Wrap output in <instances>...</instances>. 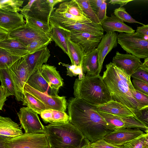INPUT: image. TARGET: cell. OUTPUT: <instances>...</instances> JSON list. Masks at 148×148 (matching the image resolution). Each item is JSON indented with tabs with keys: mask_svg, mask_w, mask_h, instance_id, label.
I'll list each match as a JSON object with an SVG mask.
<instances>
[{
	"mask_svg": "<svg viewBox=\"0 0 148 148\" xmlns=\"http://www.w3.org/2000/svg\"><path fill=\"white\" fill-rule=\"evenodd\" d=\"M21 58L13 55L0 48V67H8Z\"/></svg>",
	"mask_w": 148,
	"mask_h": 148,
	"instance_id": "obj_37",
	"label": "cell"
},
{
	"mask_svg": "<svg viewBox=\"0 0 148 148\" xmlns=\"http://www.w3.org/2000/svg\"><path fill=\"white\" fill-rule=\"evenodd\" d=\"M97 111L123 117H133L132 111L126 106L117 101L111 100L102 104L94 106Z\"/></svg>",
	"mask_w": 148,
	"mask_h": 148,
	"instance_id": "obj_19",
	"label": "cell"
},
{
	"mask_svg": "<svg viewBox=\"0 0 148 148\" xmlns=\"http://www.w3.org/2000/svg\"><path fill=\"white\" fill-rule=\"evenodd\" d=\"M75 97L82 99L95 106L111 100L110 95L100 75H85L81 79H76L73 86Z\"/></svg>",
	"mask_w": 148,
	"mask_h": 148,
	"instance_id": "obj_4",
	"label": "cell"
},
{
	"mask_svg": "<svg viewBox=\"0 0 148 148\" xmlns=\"http://www.w3.org/2000/svg\"><path fill=\"white\" fill-rule=\"evenodd\" d=\"M56 24L70 31L88 33L103 36L104 31L101 25H98L90 19L80 21L63 18H58Z\"/></svg>",
	"mask_w": 148,
	"mask_h": 148,
	"instance_id": "obj_8",
	"label": "cell"
},
{
	"mask_svg": "<svg viewBox=\"0 0 148 148\" xmlns=\"http://www.w3.org/2000/svg\"><path fill=\"white\" fill-rule=\"evenodd\" d=\"M108 123L115 129L136 128L148 133V127L138 121L134 117H123L97 111Z\"/></svg>",
	"mask_w": 148,
	"mask_h": 148,
	"instance_id": "obj_12",
	"label": "cell"
},
{
	"mask_svg": "<svg viewBox=\"0 0 148 148\" xmlns=\"http://www.w3.org/2000/svg\"><path fill=\"white\" fill-rule=\"evenodd\" d=\"M22 128L9 117L0 115V135L9 138L23 134Z\"/></svg>",
	"mask_w": 148,
	"mask_h": 148,
	"instance_id": "obj_24",
	"label": "cell"
},
{
	"mask_svg": "<svg viewBox=\"0 0 148 148\" xmlns=\"http://www.w3.org/2000/svg\"><path fill=\"white\" fill-rule=\"evenodd\" d=\"M131 93L139 104V110L148 108V95L135 90Z\"/></svg>",
	"mask_w": 148,
	"mask_h": 148,
	"instance_id": "obj_40",
	"label": "cell"
},
{
	"mask_svg": "<svg viewBox=\"0 0 148 148\" xmlns=\"http://www.w3.org/2000/svg\"><path fill=\"white\" fill-rule=\"evenodd\" d=\"M40 115L43 122L46 123L53 124L69 122V118L65 112L53 109L45 110Z\"/></svg>",
	"mask_w": 148,
	"mask_h": 148,
	"instance_id": "obj_28",
	"label": "cell"
},
{
	"mask_svg": "<svg viewBox=\"0 0 148 148\" xmlns=\"http://www.w3.org/2000/svg\"><path fill=\"white\" fill-rule=\"evenodd\" d=\"M47 47L41 49L23 57L28 67L29 77L46 63L50 56Z\"/></svg>",
	"mask_w": 148,
	"mask_h": 148,
	"instance_id": "obj_18",
	"label": "cell"
},
{
	"mask_svg": "<svg viewBox=\"0 0 148 148\" xmlns=\"http://www.w3.org/2000/svg\"><path fill=\"white\" fill-rule=\"evenodd\" d=\"M44 127L50 148H81L90 143L70 122Z\"/></svg>",
	"mask_w": 148,
	"mask_h": 148,
	"instance_id": "obj_3",
	"label": "cell"
},
{
	"mask_svg": "<svg viewBox=\"0 0 148 148\" xmlns=\"http://www.w3.org/2000/svg\"><path fill=\"white\" fill-rule=\"evenodd\" d=\"M122 146L123 148H148V133H143Z\"/></svg>",
	"mask_w": 148,
	"mask_h": 148,
	"instance_id": "obj_34",
	"label": "cell"
},
{
	"mask_svg": "<svg viewBox=\"0 0 148 148\" xmlns=\"http://www.w3.org/2000/svg\"><path fill=\"white\" fill-rule=\"evenodd\" d=\"M9 32L0 27V42L8 37Z\"/></svg>",
	"mask_w": 148,
	"mask_h": 148,
	"instance_id": "obj_53",
	"label": "cell"
},
{
	"mask_svg": "<svg viewBox=\"0 0 148 148\" xmlns=\"http://www.w3.org/2000/svg\"><path fill=\"white\" fill-rule=\"evenodd\" d=\"M8 138H9L0 135V148H4V142Z\"/></svg>",
	"mask_w": 148,
	"mask_h": 148,
	"instance_id": "obj_55",
	"label": "cell"
},
{
	"mask_svg": "<svg viewBox=\"0 0 148 148\" xmlns=\"http://www.w3.org/2000/svg\"><path fill=\"white\" fill-rule=\"evenodd\" d=\"M5 94L4 92L3 88L0 86V110H2L3 106L4 105L5 102L7 100Z\"/></svg>",
	"mask_w": 148,
	"mask_h": 148,
	"instance_id": "obj_51",
	"label": "cell"
},
{
	"mask_svg": "<svg viewBox=\"0 0 148 148\" xmlns=\"http://www.w3.org/2000/svg\"><path fill=\"white\" fill-rule=\"evenodd\" d=\"M132 84L135 90L148 95V83L133 78Z\"/></svg>",
	"mask_w": 148,
	"mask_h": 148,
	"instance_id": "obj_42",
	"label": "cell"
},
{
	"mask_svg": "<svg viewBox=\"0 0 148 148\" xmlns=\"http://www.w3.org/2000/svg\"><path fill=\"white\" fill-rule=\"evenodd\" d=\"M41 74L51 89L58 95L60 88L64 84L63 79L54 66L43 64L40 68Z\"/></svg>",
	"mask_w": 148,
	"mask_h": 148,
	"instance_id": "obj_20",
	"label": "cell"
},
{
	"mask_svg": "<svg viewBox=\"0 0 148 148\" xmlns=\"http://www.w3.org/2000/svg\"><path fill=\"white\" fill-rule=\"evenodd\" d=\"M132 1V0H110L109 3L114 5L116 4H119L120 5V7H121Z\"/></svg>",
	"mask_w": 148,
	"mask_h": 148,
	"instance_id": "obj_52",
	"label": "cell"
},
{
	"mask_svg": "<svg viewBox=\"0 0 148 148\" xmlns=\"http://www.w3.org/2000/svg\"><path fill=\"white\" fill-rule=\"evenodd\" d=\"M52 40L51 37L42 38L35 40L26 46L27 51L29 54L33 53L47 47Z\"/></svg>",
	"mask_w": 148,
	"mask_h": 148,
	"instance_id": "obj_36",
	"label": "cell"
},
{
	"mask_svg": "<svg viewBox=\"0 0 148 148\" xmlns=\"http://www.w3.org/2000/svg\"><path fill=\"white\" fill-rule=\"evenodd\" d=\"M106 0H104L96 14L97 16L101 23L105 20L107 16L106 15L107 3Z\"/></svg>",
	"mask_w": 148,
	"mask_h": 148,
	"instance_id": "obj_45",
	"label": "cell"
},
{
	"mask_svg": "<svg viewBox=\"0 0 148 148\" xmlns=\"http://www.w3.org/2000/svg\"><path fill=\"white\" fill-rule=\"evenodd\" d=\"M1 85L7 97L16 96V92L14 83L9 73L8 67H0Z\"/></svg>",
	"mask_w": 148,
	"mask_h": 148,
	"instance_id": "obj_30",
	"label": "cell"
},
{
	"mask_svg": "<svg viewBox=\"0 0 148 148\" xmlns=\"http://www.w3.org/2000/svg\"><path fill=\"white\" fill-rule=\"evenodd\" d=\"M59 64H61L62 66L66 67L67 75L73 77L78 75V79H82L85 75L83 73L82 66H77L75 65H70L61 62Z\"/></svg>",
	"mask_w": 148,
	"mask_h": 148,
	"instance_id": "obj_39",
	"label": "cell"
},
{
	"mask_svg": "<svg viewBox=\"0 0 148 148\" xmlns=\"http://www.w3.org/2000/svg\"><path fill=\"white\" fill-rule=\"evenodd\" d=\"M54 10L57 12H66L75 16L87 18L76 0H65L60 3L58 8H54Z\"/></svg>",
	"mask_w": 148,
	"mask_h": 148,
	"instance_id": "obj_29",
	"label": "cell"
},
{
	"mask_svg": "<svg viewBox=\"0 0 148 148\" xmlns=\"http://www.w3.org/2000/svg\"><path fill=\"white\" fill-rule=\"evenodd\" d=\"M8 68L15 88L16 99L18 101H22L24 86L29 77L28 67L24 58H21Z\"/></svg>",
	"mask_w": 148,
	"mask_h": 148,
	"instance_id": "obj_7",
	"label": "cell"
},
{
	"mask_svg": "<svg viewBox=\"0 0 148 148\" xmlns=\"http://www.w3.org/2000/svg\"><path fill=\"white\" fill-rule=\"evenodd\" d=\"M0 48L12 54L23 57L29 54L27 47L18 40L8 38L0 42Z\"/></svg>",
	"mask_w": 148,
	"mask_h": 148,
	"instance_id": "obj_27",
	"label": "cell"
},
{
	"mask_svg": "<svg viewBox=\"0 0 148 148\" xmlns=\"http://www.w3.org/2000/svg\"><path fill=\"white\" fill-rule=\"evenodd\" d=\"M102 78L110 95L111 100L120 103L130 109L137 118L140 114L139 104L131 91L135 89L131 77L110 62L106 66Z\"/></svg>",
	"mask_w": 148,
	"mask_h": 148,
	"instance_id": "obj_2",
	"label": "cell"
},
{
	"mask_svg": "<svg viewBox=\"0 0 148 148\" xmlns=\"http://www.w3.org/2000/svg\"><path fill=\"white\" fill-rule=\"evenodd\" d=\"M25 18L26 22L29 25L51 36V29L49 24L27 16Z\"/></svg>",
	"mask_w": 148,
	"mask_h": 148,
	"instance_id": "obj_35",
	"label": "cell"
},
{
	"mask_svg": "<svg viewBox=\"0 0 148 148\" xmlns=\"http://www.w3.org/2000/svg\"><path fill=\"white\" fill-rule=\"evenodd\" d=\"M67 44L71 65L82 66L84 55L80 48L70 40V36L67 39Z\"/></svg>",
	"mask_w": 148,
	"mask_h": 148,
	"instance_id": "obj_31",
	"label": "cell"
},
{
	"mask_svg": "<svg viewBox=\"0 0 148 148\" xmlns=\"http://www.w3.org/2000/svg\"><path fill=\"white\" fill-rule=\"evenodd\" d=\"M116 66L131 76L143 64L140 59L129 53L123 54L117 51L112 62Z\"/></svg>",
	"mask_w": 148,
	"mask_h": 148,
	"instance_id": "obj_17",
	"label": "cell"
},
{
	"mask_svg": "<svg viewBox=\"0 0 148 148\" xmlns=\"http://www.w3.org/2000/svg\"><path fill=\"white\" fill-rule=\"evenodd\" d=\"M26 83L40 92L51 95H58L51 89L42 76L40 72V68L30 76Z\"/></svg>",
	"mask_w": 148,
	"mask_h": 148,
	"instance_id": "obj_25",
	"label": "cell"
},
{
	"mask_svg": "<svg viewBox=\"0 0 148 148\" xmlns=\"http://www.w3.org/2000/svg\"><path fill=\"white\" fill-rule=\"evenodd\" d=\"M93 10L97 14L104 0H88Z\"/></svg>",
	"mask_w": 148,
	"mask_h": 148,
	"instance_id": "obj_48",
	"label": "cell"
},
{
	"mask_svg": "<svg viewBox=\"0 0 148 148\" xmlns=\"http://www.w3.org/2000/svg\"><path fill=\"white\" fill-rule=\"evenodd\" d=\"M53 9L51 8L47 0H35L27 16L49 24L50 15Z\"/></svg>",
	"mask_w": 148,
	"mask_h": 148,
	"instance_id": "obj_21",
	"label": "cell"
},
{
	"mask_svg": "<svg viewBox=\"0 0 148 148\" xmlns=\"http://www.w3.org/2000/svg\"><path fill=\"white\" fill-rule=\"evenodd\" d=\"M114 14L118 18L123 21L130 23H137L142 25L143 23H140L133 18L123 7L116 8L114 10Z\"/></svg>",
	"mask_w": 148,
	"mask_h": 148,
	"instance_id": "obj_38",
	"label": "cell"
},
{
	"mask_svg": "<svg viewBox=\"0 0 148 148\" xmlns=\"http://www.w3.org/2000/svg\"><path fill=\"white\" fill-rule=\"evenodd\" d=\"M21 127L27 133H45V127L41 122L38 114L28 107L20 108L17 113Z\"/></svg>",
	"mask_w": 148,
	"mask_h": 148,
	"instance_id": "obj_9",
	"label": "cell"
},
{
	"mask_svg": "<svg viewBox=\"0 0 148 148\" xmlns=\"http://www.w3.org/2000/svg\"><path fill=\"white\" fill-rule=\"evenodd\" d=\"M102 36L86 33L70 31V38L80 48L84 56L97 48Z\"/></svg>",
	"mask_w": 148,
	"mask_h": 148,
	"instance_id": "obj_13",
	"label": "cell"
},
{
	"mask_svg": "<svg viewBox=\"0 0 148 148\" xmlns=\"http://www.w3.org/2000/svg\"><path fill=\"white\" fill-rule=\"evenodd\" d=\"M82 68L83 73H86V75H99L97 48L89 53L84 56Z\"/></svg>",
	"mask_w": 148,
	"mask_h": 148,
	"instance_id": "obj_26",
	"label": "cell"
},
{
	"mask_svg": "<svg viewBox=\"0 0 148 148\" xmlns=\"http://www.w3.org/2000/svg\"><path fill=\"white\" fill-rule=\"evenodd\" d=\"M84 14L88 19L95 23L101 25L95 12L91 8L88 0H76Z\"/></svg>",
	"mask_w": 148,
	"mask_h": 148,
	"instance_id": "obj_33",
	"label": "cell"
},
{
	"mask_svg": "<svg viewBox=\"0 0 148 148\" xmlns=\"http://www.w3.org/2000/svg\"><path fill=\"white\" fill-rule=\"evenodd\" d=\"M24 1L15 0H0V7H3L16 12L20 11Z\"/></svg>",
	"mask_w": 148,
	"mask_h": 148,
	"instance_id": "obj_41",
	"label": "cell"
},
{
	"mask_svg": "<svg viewBox=\"0 0 148 148\" xmlns=\"http://www.w3.org/2000/svg\"><path fill=\"white\" fill-rule=\"evenodd\" d=\"M144 62L143 63V64L147 67H148V57L144 59Z\"/></svg>",
	"mask_w": 148,
	"mask_h": 148,
	"instance_id": "obj_56",
	"label": "cell"
},
{
	"mask_svg": "<svg viewBox=\"0 0 148 148\" xmlns=\"http://www.w3.org/2000/svg\"><path fill=\"white\" fill-rule=\"evenodd\" d=\"M117 42L128 53L140 59L148 57V36L137 32L120 33L118 35Z\"/></svg>",
	"mask_w": 148,
	"mask_h": 148,
	"instance_id": "obj_5",
	"label": "cell"
},
{
	"mask_svg": "<svg viewBox=\"0 0 148 148\" xmlns=\"http://www.w3.org/2000/svg\"><path fill=\"white\" fill-rule=\"evenodd\" d=\"M140 114L137 120L148 127V108L140 110Z\"/></svg>",
	"mask_w": 148,
	"mask_h": 148,
	"instance_id": "obj_47",
	"label": "cell"
},
{
	"mask_svg": "<svg viewBox=\"0 0 148 148\" xmlns=\"http://www.w3.org/2000/svg\"><path fill=\"white\" fill-rule=\"evenodd\" d=\"M117 33L109 32L102 36L97 48L99 63V73L100 74L102 68L103 63L107 54L117 45Z\"/></svg>",
	"mask_w": 148,
	"mask_h": 148,
	"instance_id": "obj_16",
	"label": "cell"
},
{
	"mask_svg": "<svg viewBox=\"0 0 148 148\" xmlns=\"http://www.w3.org/2000/svg\"><path fill=\"white\" fill-rule=\"evenodd\" d=\"M101 24L104 32L106 33L117 32L120 33L130 34L135 32L131 27L126 25L113 14H112L110 17L107 16Z\"/></svg>",
	"mask_w": 148,
	"mask_h": 148,
	"instance_id": "obj_23",
	"label": "cell"
},
{
	"mask_svg": "<svg viewBox=\"0 0 148 148\" xmlns=\"http://www.w3.org/2000/svg\"><path fill=\"white\" fill-rule=\"evenodd\" d=\"M136 31L144 36H148V25L143 24L141 26L137 27Z\"/></svg>",
	"mask_w": 148,
	"mask_h": 148,
	"instance_id": "obj_50",
	"label": "cell"
},
{
	"mask_svg": "<svg viewBox=\"0 0 148 148\" xmlns=\"http://www.w3.org/2000/svg\"><path fill=\"white\" fill-rule=\"evenodd\" d=\"M130 77L148 83V71L143 69L140 66L133 73Z\"/></svg>",
	"mask_w": 148,
	"mask_h": 148,
	"instance_id": "obj_43",
	"label": "cell"
},
{
	"mask_svg": "<svg viewBox=\"0 0 148 148\" xmlns=\"http://www.w3.org/2000/svg\"><path fill=\"white\" fill-rule=\"evenodd\" d=\"M4 148H50L46 134L27 133L8 138L4 143Z\"/></svg>",
	"mask_w": 148,
	"mask_h": 148,
	"instance_id": "obj_6",
	"label": "cell"
},
{
	"mask_svg": "<svg viewBox=\"0 0 148 148\" xmlns=\"http://www.w3.org/2000/svg\"><path fill=\"white\" fill-rule=\"evenodd\" d=\"M51 37L44 32L25 24L9 32L8 38L16 40L26 47L34 40L38 39Z\"/></svg>",
	"mask_w": 148,
	"mask_h": 148,
	"instance_id": "obj_11",
	"label": "cell"
},
{
	"mask_svg": "<svg viewBox=\"0 0 148 148\" xmlns=\"http://www.w3.org/2000/svg\"><path fill=\"white\" fill-rule=\"evenodd\" d=\"M51 27V36L56 45L69 56L67 39L70 36V31L53 22L49 21Z\"/></svg>",
	"mask_w": 148,
	"mask_h": 148,
	"instance_id": "obj_22",
	"label": "cell"
},
{
	"mask_svg": "<svg viewBox=\"0 0 148 148\" xmlns=\"http://www.w3.org/2000/svg\"><path fill=\"white\" fill-rule=\"evenodd\" d=\"M86 148H93V147H91L89 146L88 145H87Z\"/></svg>",
	"mask_w": 148,
	"mask_h": 148,
	"instance_id": "obj_57",
	"label": "cell"
},
{
	"mask_svg": "<svg viewBox=\"0 0 148 148\" xmlns=\"http://www.w3.org/2000/svg\"><path fill=\"white\" fill-rule=\"evenodd\" d=\"M89 146L96 148H123V146H116L112 145L106 141L103 138L90 143Z\"/></svg>",
	"mask_w": 148,
	"mask_h": 148,
	"instance_id": "obj_44",
	"label": "cell"
},
{
	"mask_svg": "<svg viewBox=\"0 0 148 148\" xmlns=\"http://www.w3.org/2000/svg\"><path fill=\"white\" fill-rule=\"evenodd\" d=\"M143 131L136 128L115 129L107 134L103 139L109 143L116 146H121L137 137Z\"/></svg>",
	"mask_w": 148,
	"mask_h": 148,
	"instance_id": "obj_14",
	"label": "cell"
},
{
	"mask_svg": "<svg viewBox=\"0 0 148 148\" xmlns=\"http://www.w3.org/2000/svg\"><path fill=\"white\" fill-rule=\"evenodd\" d=\"M54 8L53 11L55 14L60 17L64 18L65 19L74 21H80L85 20L88 18L85 19L75 16L69 13L66 12H57L54 11Z\"/></svg>",
	"mask_w": 148,
	"mask_h": 148,
	"instance_id": "obj_46",
	"label": "cell"
},
{
	"mask_svg": "<svg viewBox=\"0 0 148 148\" xmlns=\"http://www.w3.org/2000/svg\"><path fill=\"white\" fill-rule=\"evenodd\" d=\"M35 0H29L27 4L21 8L20 10L21 14H22L24 18L26 17L29 12L30 10L32 5Z\"/></svg>",
	"mask_w": 148,
	"mask_h": 148,
	"instance_id": "obj_49",
	"label": "cell"
},
{
	"mask_svg": "<svg viewBox=\"0 0 148 148\" xmlns=\"http://www.w3.org/2000/svg\"><path fill=\"white\" fill-rule=\"evenodd\" d=\"M89 145V144H88ZM87 145H86V146H84L83 147H82V148H86V146H87Z\"/></svg>",
	"mask_w": 148,
	"mask_h": 148,
	"instance_id": "obj_58",
	"label": "cell"
},
{
	"mask_svg": "<svg viewBox=\"0 0 148 148\" xmlns=\"http://www.w3.org/2000/svg\"><path fill=\"white\" fill-rule=\"evenodd\" d=\"M69 122L90 143L103 138L115 129L95 110L93 105L76 97L67 102Z\"/></svg>",
	"mask_w": 148,
	"mask_h": 148,
	"instance_id": "obj_1",
	"label": "cell"
},
{
	"mask_svg": "<svg viewBox=\"0 0 148 148\" xmlns=\"http://www.w3.org/2000/svg\"><path fill=\"white\" fill-rule=\"evenodd\" d=\"M23 15L13 10L0 7V27L8 32L25 24Z\"/></svg>",
	"mask_w": 148,
	"mask_h": 148,
	"instance_id": "obj_15",
	"label": "cell"
},
{
	"mask_svg": "<svg viewBox=\"0 0 148 148\" xmlns=\"http://www.w3.org/2000/svg\"><path fill=\"white\" fill-rule=\"evenodd\" d=\"M64 0H47L51 8L53 9L54 6L57 4L64 1Z\"/></svg>",
	"mask_w": 148,
	"mask_h": 148,
	"instance_id": "obj_54",
	"label": "cell"
},
{
	"mask_svg": "<svg viewBox=\"0 0 148 148\" xmlns=\"http://www.w3.org/2000/svg\"><path fill=\"white\" fill-rule=\"evenodd\" d=\"M23 105L27 106L38 114H40L43 111L46 110L45 106L38 99L31 94L24 92Z\"/></svg>",
	"mask_w": 148,
	"mask_h": 148,
	"instance_id": "obj_32",
	"label": "cell"
},
{
	"mask_svg": "<svg viewBox=\"0 0 148 148\" xmlns=\"http://www.w3.org/2000/svg\"><path fill=\"white\" fill-rule=\"evenodd\" d=\"M24 92L31 94L38 99L45 106L46 110L51 109L64 112L66 110L67 102L65 96L51 95L40 92L27 83L24 86Z\"/></svg>",
	"mask_w": 148,
	"mask_h": 148,
	"instance_id": "obj_10",
	"label": "cell"
}]
</instances>
